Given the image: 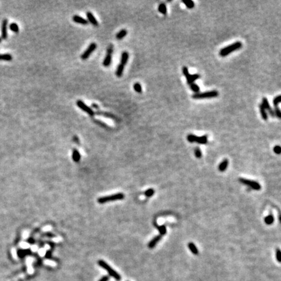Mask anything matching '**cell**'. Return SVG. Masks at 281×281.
<instances>
[{
    "label": "cell",
    "mask_w": 281,
    "mask_h": 281,
    "mask_svg": "<svg viewBox=\"0 0 281 281\" xmlns=\"http://www.w3.org/2000/svg\"><path fill=\"white\" fill-rule=\"evenodd\" d=\"M154 194V190L153 189H147V191L144 192V195H145L146 197H152Z\"/></svg>",
    "instance_id": "d6a6232c"
},
{
    "label": "cell",
    "mask_w": 281,
    "mask_h": 281,
    "mask_svg": "<svg viewBox=\"0 0 281 281\" xmlns=\"http://www.w3.org/2000/svg\"><path fill=\"white\" fill-rule=\"evenodd\" d=\"M124 66L121 64H119V65H118V66H117V70H116V72H115L116 76L119 77H121V76H122L123 72H124Z\"/></svg>",
    "instance_id": "44dd1931"
},
{
    "label": "cell",
    "mask_w": 281,
    "mask_h": 281,
    "mask_svg": "<svg viewBox=\"0 0 281 281\" xmlns=\"http://www.w3.org/2000/svg\"><path fill=\"white\" fill-rule=\"evenodd\" d=\"M129 59V53L128 51H123L121 55V59H120V64L125 66L127 64V62Z\"/></svg>",
    "instance_id": "5bb4252c"
},
{
    "label": "cell",
    "mask_w": 281,
    "mask_h": 281,
    "mask_svg": "<svg viewBox=\"0 0 281 281\" xmlns=\"http://www.w3.org/2000/svg\"><path fill=\"white\" fill-rule=\"evenodd\" d=\"M113 48H114V46H113V44H109L108 46V48H107V53H106V55L103 61V65L106 66V67H108L109 66L111 65L112 61V54H113Z\"/></svg>",
    "instance_id": "8992f818"
},
{
    "label": "cell",
    "mask_w": 281,
    "mask_h": 281,
    "mask_svg": "<svg viewBox=\"0 0 281 281\" xmlns=\"http://www.w3.org/2000/svg\"><path fill=\"white\" fill-rule=\"evenodd\" d=\"M91 107H93V108H94V109H96V110H98V109L100 108V107H99V106L98 104H92V106Z\"/></svg>",
    "instance_id": "7bdbcfd3"
},
{
    "label": "cell",
    "mask_w": 281,
    "mask_h": 281,
    "mask_svg": "<svg viewBox=\"0 0 281 281\" xmlns=\"http://www.w3.org/2000/svg\"><path fill=\"white\" fill-rule=\"evenodd\" d=\"M95 114H96L97 115L102 116V117H104L106 118H110V119H113L115 120H118L119 119L116 117L115 115L112 114V113H108V112H104V111H97L96 112H95Z\"/></svg>",
    "instance_id": "8fae6325"
},
{
    "label": "cell",
    "mask_w": 281,
    "mask_h": 281,
    "mask_svg": "<svg viewBox=\"0 0 281 281\" xmlns=\"http://www.w3.org/2000/svg\"><path fill=\"white\" fill-rule=\"evenodd\" d=\"M1 42H2V38H0V43H1Z\"/></svg>",
    "instance_id": "f6af8a7d"
},
{
    "label": "cell",
    "mask_w": 281,
    "mask_h": 281,
    "mask_svg": "<svg viewBox=\"0 0 281 281\" xmlns=\"http://www.w3.org/2000/svg\"><path fill=\"white\" fill-rule=\"evenodd\" d=\"M109 277L107 276H104L99 281H108Z\"/></svg>",
    "instance_id": "ee69618b"
},
{
    "label": "cell",
    "mask_w": 281,
    "mask_h": 281,
    "mask_svg": "<svg viewBox=\"0 0 281 281\" xmlns=\"http://www.w3.org/2000/svg\"><path fill=\"white\" fill-rule=\"evenodd\" d=\"M273 151H274L275 153H276V154H280L281 152V148L280 146L278 145H277L275 146V147H274V149H273Z\"/></svg>",
    "instance_id": "ab89813d"
},
{
    "label": "cell",
    "mask_w": 281,
    "mask_h": 281,
    "mask_svg": "<svg viewBox=\"0 0 281 281\" xmlns=\"http://www.w3.org/2000/svg\"><path fill=\"white\" fill-rule=\"evenodd\" d=\"M276 258H277V260L278 262H281V252L279 249H278L277 251V253H276Z\"/></svg>",
    "instance_id": "f35d334b"
},
{
    "label": "cell",
    "mask_w": 281,
    "mask_h": 281,
    "mask_svg": "<svg viewBox=\"0 0 281 281\" xmlns=\"http://www.w3.org/2000/svg\"><path fill=\"white\" fill-rule=\"evenodd\" d=\"M262 106H263V107H264V109H265L266 111H267V110L269 109L270 108H271V106H270L269 105V103L268 100H267V98H263L262 99V103L261 104Z\"/></svg>",
    "instance_id": "603a6c76"
},
{
    "label": "cell",
    "mask_w": 281,
    "mask_h": 281,
    "mask_svg": "<svg viewBox=\"0 0 281 281\" xmlns=\"http://www.w3.org/2000/svg\"><path fill=\"white\" fill-rule=\"evenodd\" d=\"M219 96V93L217 91H207L204 93H195L192 96V98L196 100L198 99L204 98H215Z\"/></svg>",
    "instance_id": "277c9868"
},
{
    "label": "cell",
    "mask_w": 281,
    "mask_h": 281,
    "mask_svg": "<svg viewBox=\"0 0 281 281\" xmlns=\"http://www.w3.org/2000/svg\"><path fill=\"white\" fill-rule=\"evenodd\" d=\"M190 88L195 93H198L200 91V87L198 85L195 84V83H192V84L190 85Z\"/></svg>",
    "instance_id": "4dcf8cb0"
},
{
    "label": "cell",
    "mask_w": 281,
    "mask_h": 281,
    "mask_svg": "<svg viewBox=\"0 0 281 281\" xmlns=\"http://www.w3.org/2000/svg\"><path fill=\"white\" fill-rule=\"evenodd\" d=\"M280 101H281V97H280V95L277 96V97H275L274 99H273V105H274L275 107H278V104H280Z\"/></svg>",
    "instance_id": "1f68e13d"
},
{
    "label": "cell",
    "mask_w": 281,
    "mask_h": 281,
    "mask_svg": "<svg viewBox=\"0 0 281 281\" xmlns=\"http://www.w3.org/2000/svg\"><path fill=\"white\" fill-rule=\"evenodd\" d=\"M267 111H268V112H269V115L271 116V117H275V116L274 110L271 107L269 109L267 110Z\"/></svg>",
    "instance_id": "60d3db41"
},
{
    "label": "cell",
    "mask_w": 281,
    "mask_h": 281,
    "mask_svg": "<svg viewBox=\"0 0 281 281\" xmlns=\"http://www.w3.org/2000/svg\"><path fill=\"white\" fill-rule=\"evenodd\" d=\"M200 75L198 74H193V75L190 74L189 76L186 78L187 79V83L189 85L192 84V83H194V81H195L196 80H198V79L200 78Z\"/></svg>",
    "instance_id": "9a60e30c"
},
{
    "label": "cell",
    "mask_w": 281,
    "mask_h": 281,
    "mask_svg": "<svg viewBox=\"0 0 281 281\" xmlns=\"http://www.w3.org/2000/svg\"><path fill=\"white\" fill-rule=\"evenodd\" d=\"M188 247L189 248L190 251H191V253H193V254H195V255H197V254H198V249H197V247H196L195 245L193 243H189Z\"/></svg>",
    "instance_id": "7402d4cb"
},
{
    "label": "cell",
    "mask_w": 281,
    "mask_h": 281,
    "mask_svg": "<svg viewBox=\"0 0 281 281\" xmlns=\"http://www.w3.org/2000/svg\"><path fill=\"white\" fill-rule=\"evenodd\" d=\"M94 122L96 123L97 124H98V125L101 126H102V127H104V128H107V124H105L104 122H103L100 121V120H98V119H94Z\"/></svg>",
    "instance_id": "74e56055"
},
{
    "label": "cell",
    "mask_w": 281,
    "mask_h": 281,
    "mask_svg": "<svg viewBox=\"0 0 281 281\" xmlns=\"http://www.w3.org/2000/svg\"><path fill=\"white\" fill-rule=\"evenodd\" d=\"M72 20L74 22L77 24H80L81 25H87L88 24V21H87V20L83 18V17L81 16H78V15H74L72 17Z\"/></svg>",
    "instance_id": "7c38bea8"
},
{
    "label": "cell",
    "mask_w": 281,
    "mask_h": 281,
    "mask_svg": "<svg viewBox=\"0 0 281 281\" xmlns=\"http://www.w3.org/2000/svg\"><path fill=\"white\" fill-rule=\"evenodd\" d=\"M76 105H77V107H80V108L83 111L85 112L86 113H87V114H88L89 116H91V117H94V116L95 115V112L93 111V109H92L91 107H88V106L85 103L83 102L82 100H77V102H76Z\"/></svg>",
    "instance_id": "52a82bcc"
},
{
    "label": "cell",
    "mask_w": 281,
    "mask_h": 281,
    "mask_svg": "<svg viewBox=\"0 0 281 281\" xmlns=\"http://www.w3.org/2000/svg\"><path fill=\"white\" fill-rule=\"evenodd\" d=\"M241 47H242V43L241 42H235L234 44H230L229 46H227V47L224 48L223 49H221L219 51V55L221 57H225V56L228 55L230 53H231L233 51L240 49Z\"/></svg>",
    "instance_id": "6da1fadb"
},
{
    "label": "cell",
    "mask_w": 281,
    "mask_h": 281,
    "mask_svg": "<svg viewBox=\"0 0 281 281\" xmlns=\"http://www.w3.org/2000/svg\"><path fill=\"white\" fill-rule=\"evenodd\" d=\"M133 89L137 93H141L142 91H143L141 85L139 83H138V82L134 83V85H133Z\"/></svg>",
    "instance_id": "f546056e"
},
{
    "label": "cell",
    "mask_w": 281,
    "mask_h": 281,
    "mask_svg": "<svg viewBox=\"0 0 281 281\" xmlns=\"http://www.w3.org/2000/svg\"><path fill=\"white\" fill-rule=\"evenodd\" d=\"M264 221H265V223H266V224L269 225V224H271L273 222H274V217H273V216L272 215H269V216L265 217V219H264Z\"/></svg>",
    "instance_id": "4316f807"
},
{
    "label": "cell",
    "mask_w": 281,
    "mask_h": 281,
    "mask_svg": "<svg viewBox=\"0 0 281 281\" xmlns=\"http://www.w3.org/2000/svg\"><path fill=\"white\" fill-rule=\"evenodd\" d=\"M72 159L75 162H78L81 159V155L77 149H74L72 152Z\"/></svg>",
    "instance_id": "d6986e66"
},
{
    "label": "cell",
    "mask_w": 281,
    "mask_h": 281,
    "mask_svg": "<svg viewBox=\"0 0 281 281\" xmlns=\"http://www.w3.org/2000/svg\"><path fill=\"white\" fill-rule=\"evenodd\" d=\"M160 240H161V235H157V236H156L154 238H153V240H151L149 243V248L150 249L154 248V247L156 246V244L159 242V241H160Z\"/></svg>",
    "instance_id": "2e32d148"
},
{
    "label": "cell",
    "mask_w": 281,
    "mask_h": 281,
    "mask_svg": "<svg viewBox=\"0 0 281 281\" xmlns=\"http://www.w3.org/2000/svg\"><path fill=\"white\" fill-rule=\"evenodd\" d=\"M12 59H13V57H12L11 55L10 54L0 55V61L3 60V61H11Z\"/></svg>",
    "instance_id": "83f0119b"
},
{
    "label": "cell",
    "mask_w": 281,
    "mask_h": 281,
    "mask_svg": "<svg viewBox=\"0 0 281 281\" xmlns=\"http://www.w3.org/2000/svg\"><path fill=\"white\" fill-rule=\"evenodd\" d=\"M183 3L186 5V6L188 9H193V7H195V3L191 0H184Z\"/></svg>",
    "instance_id": "484cf974"
},
{
    "label": "cell",
    "mask_w": 281,
    "mask_h": 281,
    "mask_svg": "<svg viewBox=\"0 0 281 281\" xmlns=\"http://www.w3.org/2000/svg\"><path fill=\"white\" fill-rule=\"evenodd\" d=\"M124 198V195L122 193H117V194L111 195L106 196V197H100L98 199V202L100 204H104L108 202L115 201V200H122Z\"/></svg>",
    "instance_id": "3957f363"
},
{
    "label": "cell",
    "mask_w": 281,
    "mask_h": 281,
    "mask_svg": "<svg viewBox=\"0 0 281 281\" xmlns=\"http://www.w3.org/2000/svg\"><path fill=\"white\" fill-rule=\"evenodd\" d=\"M73 140H74V141L76 143H77V144L80 143V139H79V137H77V136H75L74 137H73Z\"/></svg>",
    "instance_id": "b9f144b4"
},
{
    "label": "cell",
    "mask_w": 281,
    "mask_h": 281,
    "mask_svg": "<svg viewBox=\"0 0 281 281\" xmlns=\"http://www.w3.org/2000/svg\"><path fill=\"white\" fill-rule=\"evenodd\" d=\"M158 230L159 232H160V234H161V235H164V234H165L166 233V228L165 226H160V227H158Z\"/></svg>",
    "instance_id": "d590c367"
},
{
    "label": "cell",
    "mask_w": 281,
    "mask_h": 281,
    "mask_svg": "<svg viewBox=\"0 0 281 281\" xmlns=\"http://www.w3.org/2000/svg\"><path fill=\"white\" fill-rule=\"evenodd\" d=\"M96 48H97V44H96L95 42H92L91 44L88 46L87 50H86L81 55V59H83V60H86V59H87L88 57H90V55L92 54V53H93V51H95Z\"/></svg>",
    "instance_id": "ba28073f"
},
{
    "label": "cell",
    "mask_w": 281,
    "mask_h": 281,
    "mask_svg": "<svg viewBox=\"0 0 281 281\" xmlns=\"http://www.w3.org/2000/svg\"><path fill=\"white\" fill-rule=\"evenodd\" d=\"M128 33V31L126 29H122V30H120V31H119L118 33H117V35H116V38H117V39H118V40H121V39H122L123 38H124L126 36V35H127Z\"/></svg>",
    "instance_id": "ac0fdd59"
},
{
    "label": "cell",
    "mask_w": 281,
    "mask_h": 281,
    "mask_svg": "<svg viewBox=\"0 0 281 281\" xmlns=\"http://www.w3.org/2000/svg\"><path fill=\"white\" fill-rule=\"evenodd\" d=\"M187 139L190 143H197L199 144H204L208 142V137L207 136H203L201 137H197L193 134H189L187 136Z\"/></svg>",
    "instance_id": "5b68a950"
},
{
    "label": "cell",
    "mask_w": 281,
    "mask_h": 281,
    "mask_svg": "<svg viewBox=\"0 0 281 281\" xmlns=\"http://www.w3.org/2000/svg\"><path fill=\"white\" fill-rule=\"evenodd\" d=\"M240 182L241 183H242L243 184H245V185H247V186H249L251 188L253 189L254 190H260L261 189V186L260 184H258L257 182L253 181V180H247V179L245 178H240Z\"/></svg>",
    "instance_id": "9c48e42d"
},
{
    "label": "cell",
    "mask_w": 281,
    "mask_h": 281,
    "mask_svg": "<svg viewBox=\"0 0 281 281\" xmlns=\"http://www.w3.org/2000/svg\"><path fill=\"white\" fill-rule=\"evenodd\" d=\"M9 28H10V30L12 31H13L14 33H18L19 32V27L18 26L17 24L16 23H12L10 24V26H9Z\"/></svg>",
    "instance_id": "d4e9b609"
},
{
    "label": "cell",
    "mask_w": 281,
    "mask_h": 281,
    "mask_svg": "<svg viewBox=\"0 0 281 281\" xmlns=\"http://www.w3.org/2000/svg\"><path fill=\"white\" fill-rule=\"evenodd\" d=\"M182 72H183V74H184V75L185 76V77H186V78H187V77L190 75L188 69H187V67H186V66H184V67L182 68Z\"/></svg>",
    "instance_id": "8d00e7d4"
},
{
    "label": "cell",
    "mask_w": 281,
    "mask_h": 281,
    "mask_svg": "<svg viewBox=\"0 0 281 281\" xmlns=\"http://www.w3.org/2000/svg\"><path fill=\"white\" fill-rule=\"evenodd\" d=\"M274 110V113H275V116H276L277 117H278V119H280V117H281V112H280V108L278 107H275V109Z\"/></svg>",
    "instance_id": "836d02e7"
},
{
    "label": "cell",
    "mask_w": 281,
    "mask_h": 281,
    "mask_svg": "<svg viewBox=\"0 0 281 281\" xmlns=\"http://www.w3.org/2000/svg\"><path fill=\"white\" fill-rule=\"evenodd\" d=\"M86 15H87V21H88V22H90L92 25H93L94 26H96V27L98 26L99 25L98 21H97L96 18L94 17V16L93 15V14L91 13V12L90 11L87 12Z\"/></svg>",
    "instance_id": "30bf717a"
},
{
    "label": "cell",
    "mask_w": 281,
    "mask_h": 281,
    "mask_svg": "<svg viewBox=\"0 0 281 281\" xmlns=\"http://www.w3.org/2000/svg\"><path fill=\"white\" fill-rule=\"evenodd\" d=\"M98 265H100V267H102V268L106 269L109 274L112 277L115 278L117 280H121V277H120V275H119L117 272H116V271H115L111 267H110L109 265L106 262H104V260H100L98 262Z\"/></svg>",
    "instance_id": "7a4b0ae2"
},
{
    "label": "cell",
    "mask_w": 281,
    "mask_h": 281,
    "mask_svg": "<svg viewBox=\"0 0 281 281\" xmlns=\"http://www.w3.org/2000/svg\"><path fill=\"white\" fill-rule=\"evenodd\" d=\"M228 160H224L222 162L220 163V165H219V170L221 172L224 171L226 169H227V167H228Z\"/></svg>",
    "instance_id": "ffe728a7"
},
{
    "label": "cell",
    "mask_w": 281,
    "mask_h": 281,
    "mask_svg": "<svg viewBox=\"0 0 281 281\" xmlns=\"http://www.w3.org/2000/svg\"><path fill=\"white\" fill-rule=\"evenodd\" d=\"M30 252H29V249L27 250H20L19 249L18 251V256L20 257V258H24V257L26 255H27L28 253H29Z\"/></svg>",
    "instance_id": "f1b7e54d"
},
{
    "label": "cell",
    "mask_w": 281,
    "mask_h": 281,
    "mask_svg": "<svg viewBox=\"0 0 281 281\" xmlns=\"http://www.w3.org/2000/svg\"><path fill=\"white\" fill-rule=\"evenodd\" d=\"M195 156L197 158H200L202 157V152L200 151V149L198 147H197L195 150Z\"/></svg>",
    "instance_id": "e575fe53"
},
{
    "label": "cell",
    "mask_w": 281,
    "mask_h": 281,
    "mask_svg": "<svg viewBox=\"0 0 281 281\" xmlns=\"http://www.w3.org/2000/svg\"><path fill=\"white\" fill-rule=\"evenodd\" d=\"M259 108H260V112L261 114L262 117L264 120H267L268 119V115H267V111L263 107L262 104L259 105Z\"/></svg>",
    "instance_id": "e0dca14e"
},
{
    "label": "cell",
    "mask_w": 281,
    "mask_h": 281,
    "mask_svg": "<svg viewBox=\"0 0 281 281\" xmlns=\"http://www.w3.org/2000/svg\"><path fill=\"white\" fill-rule=\"evenodd\" d=\"M158 10L160 13L163 14H167V7L165 3H161L158 7Z\"/></svg>",
    "instance_id": "cb8c5ba5"
},
{
    "label": "cell",
    "mask_w": 281,
    "mask_h": 281,
    "mask_svg": "<svg viewBox=\"0 0 281 281\" xmlns=\"http://www.w3.org/2000/svg\"><path fill=\"white\" fill-rule=\"evenodd\" d=\"M7 24L8 20L7 19L3 20L2 27V38L3 39H7Z\"/></svg>",
    "instance_id": "4fadbf2b"
}]
</instances>
